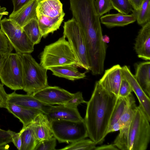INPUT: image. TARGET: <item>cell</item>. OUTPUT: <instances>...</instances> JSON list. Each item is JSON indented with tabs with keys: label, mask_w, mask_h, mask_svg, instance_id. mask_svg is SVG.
Instances as JSON below:
<instances>
[{
	"label": "cell",
	"mask_w": 150,
	"mask_h": 150,
	"mask_svg": "<svg viewBox=\"0 0 150 150\" xmlns=\"http://www.w3.org/2000/svg\"><path fill=\"white\" fill-rule=\"evenodd\" d=\"M117 97L105 90L98 81L86 103L84 121L88 137L96 144H101L107 134L110 119Z\"/></svg>",
	"instance_id": "6da1fadb"
},
{
	"label": "cell",
	"mask_w": 150,
	"mask_h": 150,
	"mask_svg": "<svg viewBox=\"0 0 150 150\" xmlns=\"http://www.w3.org/2000/svg\"><path fill=\"white\" fill-rule=\"evenodd\" d=\"M65 37L63 35L56 42L46 46L40 56V65L48 70L65 65L78 67L75 56Z\"/></svg>",
	"instance_id": "7a4b0ae2"
},
{
	"label": "cell",
	"mask_w": 150,
	"mask_h": 150,
	"mask_svg": "<svg viewBox=\"0 0 150 150\" xmlns=\"http://www.w3.org/2000/svg\"><path fill=\"white\" fill-rule=\"evenodd\" d=\"M23 90L28 94H33L49 85L47 70L39 64L30 54H22Z\"/></svg>",
	"instance_id": "3957f363"
},
{
	"label": "cell",
	"mask_w": 150,
	"mask_h": 150,
	"mask_svg": "<svg viewBox=\"0 0 150 150\" xmlns=\"http://www.w3.org/2000/svg\"><path fill=\"white\" fill-rule=\"evenodd\" d=\"M0 79L3 85L12 90H23L22 54L4 55L0 64Z\"/></svg>",
	"instance_id": "277c9868"
},
{
	"label": "cell",
	"mask_w": 150,
	"mask_h": 150,
	"mask_svg": "<svg viewBox=\"0 0 150 150\" xmlns=\"http://www.w3.org/2000/svg\"><path fill=\"white\" fill-rule=\"evenodd\" d=\"M63 35L68 40L78 62V67L90 70L86 42L79 25L73 17L64 22Z\"/></svg>",
	"instance_id": "5b68a950"
},
{
	"label": "cell",
	"mask_w": 150,
	"mask_h": 150,
	"mask_svg": "<svg viewBox=\"0 0 150 150\" xmlns=\"http://www.w3.org/2000/svg\"><path fill=\"white\" fill-rule=\"evenodd\" d=\"M150 121L139 106L136 110L129 126L128 150H146L150 139Z\"/></svg>",
	"instance_id": "8992f818"
},
{
	"label": "cell",
	"mask_w": 150,
	"mask_h": 150,
	"mask_svg": "<svg viewBox=\"0 0 150 150\" xmlns=\"http://www.w3.org/2000/svg\"><path fill=\"white\" fill-rule=\"evenodd\" d=\"M50 121L53 137L60 143H71L88 137L84 120Z\"/></svg>",
	"instance_id": "52a82bcc"
},
{
	"label": "cell",
	"mask_w": 150,
	"mask_h": 150,
	"mask_svg": "<svg viewBox=\"0 0 150 150\" xmlns=\"http://www.w3.org/2000/svg\"><path fill=\"white\" fill-rule=\"evenodd\" d=\"M0 27L16 53L30 54L33 52L35 45L28 38L22 27L6 18L1 20Z\"/></svg>",
	"instance_id": "ba28073f"
},
{
	"label": "cell",
	"mask_w": 150,
	"mask_h": 150,
	"mask_svg": "<svg viewBox=\"0 0 150 150\" xmlns=\"http://www.w3.org/2000/svg\"><path fill=\"white\" fill-rule=\"evenodd\" d=\"M43 102L50 105H64L71 99L73 93L57 86H48L32 94Z\"/></svg>",
	"instance_id": "9c48e42d"
},
{
	"label": "cell",
	"mask_w": 150,
	"mask_h": 150,
	"mask_svg": "<svg viewBox=\"0 0 150 150\" xmlns=\"http://www.w3.org/2000/svg\"><path fill=\"white\" fill-rule=\"evenodd\" d=\"M123 78L122 67L119 64H116L105 70L98 81L105 90L118 97Z\"/></svg>",
	"instance_id": "30bf717a"
},
{
	"label": "cell",
	"mask_w": 150,
	"mask_h": 150,
	"mask_svg": "<svg viewBox=\"0 0 150 150\" xmlns=\"http://www.w3.org/2000/svg\"><path fill=\"white\" fill-rule=\"evenodd\" d=\"M122 72L123 77L129 83L132 91L136 95L139 102V106L150 121V98L144 92L127 66L125 65L122 67Z\"/></svg>",
	"instance_id": "8fae6325"
},
{
	"label": "cell",
	"mask_w": 150,
	"mask_h": 150,
	"mask_svg": "<svg viewBox=\"0 0 150 150\" xmlns=\"http://www.w3.org/2000/svg\"><path fill=\"white\" fill-rule=\"evenodd\" d=\"M14 103L21 106L40 110L46 114L52 105L42 102L32 94L25 95L16 93L15 91L8 94L7 103Z\"/></svg>",
	"instance_id": "7c38bea8"
},
{
	"label": "cell",
	"mask_w": 150,
	"mask_h": 150,
	"mask_svg": "<svg viewBox=\"0 0 150 150\" xmlns=\"http://www.w3.org/2000/svg\"><path fill=\"white\" fill-rule=\"evenodd\" d=\"M136 38L134 48L138 57L150 60V22L142 26Z\"/></svg>",
	"instance_id": "4fadbf2b"
},
{
	"label": "cell",
	"mask_w": 150,
	"mask_h": 150,
	"mask_svg": "<svg viewBox=\"0 0 150 150\" xmlns=\"http://www.w3.org/2000/svg\"><path fill=\"white\" fill-rule=\"evenodd\" d=\"M50 120H64L72 121L83 120L77 108H73L63 105H52L45 114Z\"/></svg>",
	"instance_id": "5bb4252c"
},
{
	"label": "cell",
	"mask_w": 150,
	"mask_h": 150,
	"mask_svg": "<svg viewBox=\"0 0 150 150\" xmlns=\"http://www.w3.org/2000/svg\"><path fill=\"white\" fill-rule=\"evenodd\" d=\"M6 108L19 119L23 124V128L32 123L39 114L44 113L37 109L23 107L11 103H7Z\"/></svg>",
	"instance_id": "9a60e30c"
},
{
	"label": "cell",
	"mask_w": 150,
	"mask_h": 150,
	"mask_svg": "<svg viewBox=\"0 0 150 150\" xmlns=\"http://www.w3.org/2000/svg\"><path fill=\"white\" fill-rule=\"evenodd\" d=\"M40 0H32L16 12L11 13L9 18L22 27L32 19L37 18L36 8Z\"/></svg>",
	"instance_id": "2e32d148"
},
{
	"label": "cell",
	"mask_w": 150,
	"mask_h": 150,
	"mask_svg": "<svg viewBox=\"0 0 150 150\" xmlns=\"http://www.w3.org/2000/svg\"><path fill=\"white\" fill-rule=\"evenodd\" d=\"M36 138L38 142L53 137L50 120L44 113L39 114L33 122Z\"/></svg>",
	"instance_id": "e0dca14e"
},
{
	"label": "cell",
	"mask_w": 150,
	"mask_h": 150,
	"mask_svg": "<svg viewBox=\"0 0 150 150\" xmlns=\"http://www.w3.org/2000/svg\"><path fill=\"white\" fill-rule=\"evenodd\" d=\"M100 21L107 27L111 28L127 25L135 22L136 18L135 14L132 12L130 14L120 13L106 14L100 17Z\"/></svg>",
	"instance_id": "ac0fdd59"
},
{
	"label": "cell",
	"mask_w": 150,
	"mask_h": 150,
	"mask_svg": "<svg viewBox=\"0 0 150 150\" xmlns=\"http://www.w3.org/2000/svg\"><path fill=\"white\" fill-rule=\"evenodd\" d=\"M37 16L44 15L55 17L65 14L59 0H40L36 8Z\"/></svg>",
	"instance_id": "d6986e66"
},
{
	"label": "cell",
	"mask_w": 150,
	"mask_h": 150,
	"mask_svg": "<svg viewBox=\"0 0 150 150\" xmlns=\"http://www.w3.org/2000/svg\"><path fill=\"white\" fill-rule=\"evenodd\" d=\"M137 81L146 95L150 96V62H141L135 66L134 75Z\"/></svg>",
	"instance_id": "ffe728a7"
},
{
	"label": "cell",
	"mask_w": 150,
	"mask_h": 150,
	"mask_svg": "<svg viewBox=\"0 0 150 150\" xmlns=\"http://www.w3.org/2000/svg\"><path fill=\"white\" fill-rule=\"evenodd\" d=\"M65 15V14L54 18L44 15L37 16L42 37L45 38L50 33H53L59 29Z\"/></svg>",
	"instance_id": "44dd1931"
},
{
	"label": "cell",
	"mask_w": 150,
	"mask_h": 150,
	"mask_svg": "<svg viewBox=\"0 0 150 150\" xmlns=\"http://www.w3.org/2000/svg\"><path fill=\"white\" fill-rule=\"evenodd\" d=\"M48 70H50L54 75L71 81L83 79L86 76L85 73L79 72L76 68L72 65L54 67L50 68Z\"/></svg>",
	"instance_id": "7402d4cb"
},
{
	"label": "cell",
	"mask_w": 150,
	"mask_h": 150,
	"mask_svg": "<svg viewBox=\"0 0 150 150\" xmlns=\"http://www.w3.org/2000/svg\"><path fill=\"white\" fill-rule=\"evenodd\" d=\"M21 132L22 145L21 150H34L38 142L35 134L33 122L22 128Z\"/></svg>",
	"instance_id": "603a6c76"
},
{
	"label": "cell",
	"mask_w": 150,
	"mask_h": 150,
	"mask_svg": "<svg viewBox=\"0 0 150 150\" xmlns=\"http://www.w3.org/2000/svg\"><path fill=\"white\" fill-rule=\"evenodd\" d=\"M23 29L28 38L34 45L40 42L42 35L37 17L30 21L23 27Z\"/></svg>",
	"instance_id": "cb8c5ba5"
},
{
	"label": "cell",
	"mask_w": 150,
	"mask_h": 150,
	"mask_svg": "<svg viewBox=\"0 0 150 150\" xmlns=\"http://www.w3.org/2000/svg\"><path fill=\"white\" fill-rule=\"evenodd\" d=\"M128 102V96L125 97H117L110 119L108 129L119 121L126 109Z\"/></svg>",
	"instance_id": "d4e9b609"
},
{
	"label": "cell",
	"mask_w": 150,
	"mask_h": 150,
	"mask_svg": "<svg viewBox=\"0 0 150 150\" xmlns=\"http://www.w3.org/2000/svg\"><path fill=\"white\" fill-rule=\"evenodd\" d=\"M132 12L135 14L139 25L142 26L150 22V0H144L139 9Z\"/></svg>",
	"instance_id": "484cf974"
},
{
	"label": "cell",
	"mask_w": 150,
	"mask_h": 150,
	"mask_svg": "<svg viewBox=\"0 0 150 150\" xmlns=\"http://www.w3.org/2000/svg\"><path fill=\"white\" fill-rule=\"evenodd\" d=\"M96 144L91 139H82L71 143L66 146L59 149L61 150H94Z\"/></svg>",
	"instance_id": "4316f807"
},
{
	"label": "cell",
	"mask_w": 150,
	"mask_h": 150,
	"mask_svg": "<svg viewBox=\"0 0 150 150\" xmlns=\"http://www.w3.org/2000/svg\"><path fill=\"white\" fill-rule=\"evenodd\" d=\"M113 9L119 13L128 14L133 11L129 0H110Z\"/></svg>",
	"instance_id": "83f0119b"
},
{
	"label": "cell",
	"mask_w": 150,
	"mask_h": 150,
	"mask_svg": "<svg viewBox=\"0 0 150 150\" xmlns=\"http://www.w3.org/2000/svg\"><path fill=\"white\" fill-rule=\"evenodd\" d=\"M94 5L100 17L113 9L110 0H95Z\"/></svg>",
	"instance_id": "f1b7e54d"
},
{
	"label": "cell",
	"mask_w": 150,
	"mask_h": 150,
	"mask_svg": "<svg viewBox=\"0 0 150 150\" xmlns=\"http://www.w3.org/2000/svg\"><path fill=\"white\" fill-rule=\"evenodd\" d=\"M14 48L0 27V54L4 55L11 53Z\"/></svg>",
	"instance_id": "f546056e"
},
{
	"label": "cell",
	"mask_w": 150,
	"mask_h": 150,
	"mask_svg": "<svg viewBox=\"0 0 150 150\" xmlns=\"http://www.w3.org/2000/svg\"><path fill=\"white\" fill-rule=\"evenodd\" d=\"M15 132L10 130H5L0 128V150H8V144L12 142V137Z\"/></svg>",
	"instance_id": "4dcf8cb0"
},
{
	"label": "cell",
	"mask_w": 150,
	"mask_h": 150,
	"mask_svg": "<svg viewBox=\"0 0 150 150\" xmlns=\"http://www.w3.org/2000/svg\"><path fill=\"white\" fill-rule=\"evenodd\" d=\"M56 139L52 138L39 141L36 145L34 150H55L56 146Z\"/></svg>",
	"instance_id": "1f68e13d"
},
{
	"label": "cell",
	"mask_w": 150,
	"mask_h": 150,
	"mask_svg": "<svg viewBox=\"0 0 150 150\" xmlns=\"http://www.w3.org/2000/svg\"><path fill=\"white\" fill-rule=\"evenodd\" d=\"M83 97L82 92L78 91L73 93V97L63 105L73 108H77L78 105L82 103H87Z\"/></svg>",
	"instance_id": "d6a6232c"
},
{
	"label": "cell",
	"mask_w": 150,
	"mask_h": 150,
	"mask_svg": "<svg viewBox=\"0 0 150 150\" xmlns=\"http://www.w3.org/2000/svg\"><path fill=\"white\" fill-rule=\"evenodd\" d=\"M132 91L130 85L123 77L119 90L118 97H127L131 93Z\"/></svg>",
	"instance_id": "836d02e7"
},
{
	"label": "cell",
	"mask_w": 150,
	"mask_h": 150,
	"mask_svg": "<svg viewBox=\"0 0 150 150\" xmlns=\"http://www.w3.org/2000/svg\"><path fill=\"white\" fill-rule=\"evenodd\" d=\"M0 83V108H6L8 98V94L6 92L3 86Z\"/></svg>",
	"instance_id": "e575fe53"
},
{
	"label": "cell",
	"mask_w": 150,
	"mask_h": 150,
	"mask_svg": "<svg viewBox=\"0 0 150 150\" xmlns=\"http://www.w3.org/2000/svg\"><path fill=\"white\" fill-rule=\"evenodd\" d=\"M32 0H12L13 5V9L11 13L13 14L16 12Z\"/></svg>",
	"instance_id": "d590c367"
},
{
	"label": "cell",
	"mask_w": 150,
	"mask_h": 150,
	"mask_svg": "<svg viewBox=\"0 0 150 150\" xmlns=\"http://www.w3.org/2000/svg\"><path fill=\"white\" fill-rule=\"evenodd\" d=\"M12 142L15 146L19 150H21L22 145V140L21 138V132H15L12 137Z\"/></svg>",
	"instance_id": "8d00e7d4"
},
{
	"label": "cell",
	"mask_w": 150,
	"mask_h": 150,
	"mask_svg": "<svg viewBox=\"0 0 150 150\" xmlns=\"http://www.w3.org/2000/svg\"><path fill=\"white\" fill-rule=\"evenodd\" d=\"M119 149L113 144L104 145L96 147L94 150H116Z\"/></svg>",
	"instance_id": "74e56055"
},
{
	"label": "cell",
	"mask_w": 150,
	"mask_h": 150,
	"mask_svg": "<svg viewBox=\"0 0 150 150\" xmlns=\"http://www.w3.org/2000/svg\"><path fill=\"white\" fill-rule=\"evenodd\" d=\"M122 127V124L118 121L112 125L108 129L107 134L115 132L119 130Z\"/></svg>",
	"instance_id": "f35d334b"
},
{
	"label": "cell",
	"mask_w": 150,
	"mask_h": 150,
	"mask_svg": "<svg viewBox=\"0 0 150 150\" xmlns=\"http://www.w3.org/2000/svg\"><path fill=\"white\" fill-rule=\"evenodd\" d=\"M144 0H129L132 8L137 11L140 8Z\"/></svg>",
	"instance_id": "ab89813d"
},
{
	"label": "cell",
	"mask_w": 150,
	"mask_h": 150,
	"mask_svg": "<svg viewBox=\"0 0 150 150\" xmlns=\"http://www.w3.org/2000/svg\"><path fill=\"white\" fill-rule=\"evenodd\" d=\"M6 8L4 7H1L0 6V23L1 18L4 15H8V12L6 11Z\"/></svg>",
	"instance_id": "60d3db41"
},
{
	"label": "cell",
	"mask_w": 150,
	"mask_h": 150,
	"mask_svg": "<svg viewBox=\"0 0 150 150\" xmlns=\"http://www.w3.org/2000/svg\"><path fill=\"white\" fill-rule=\"evenodd\" d=\"M102 40L106 44L109 43L110 42V38L107 35H103L102 37Z\"/></svg>",
	"instance_id": "b9f144b4"
},
{
	"label": "cell",
	"mask_w": 150,
	"mask_h": 150,
	"mask_svg": "<svg viewBox=\"0 0 150 150\" xmlns=\"http://www.w3.org/2000/svg\"><path fill=\"white\" fill-rule=\"evenodd\" d=\"M4 55H2L0 54V64L1 63V62L2 59L3 58V57Z\"/></svg>",
	"instance_id": "7bdbcfd3"
}]
</instances>
